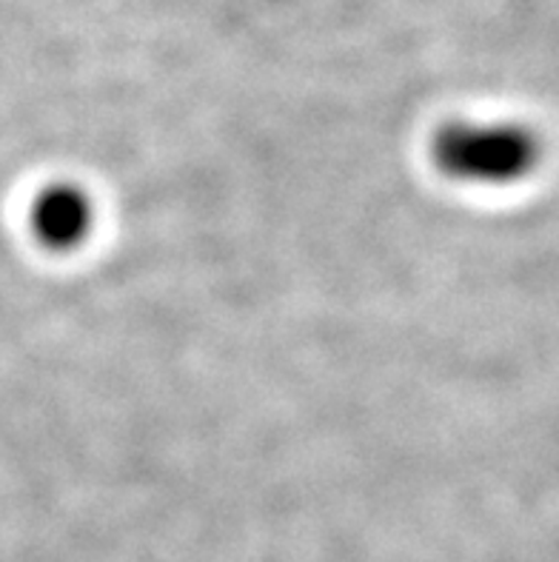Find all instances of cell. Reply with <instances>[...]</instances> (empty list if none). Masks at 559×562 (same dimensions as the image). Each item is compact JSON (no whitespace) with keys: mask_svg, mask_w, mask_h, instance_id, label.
<instances>
[{"mask_svg":"<svg viewBox=\"0 0 559 562\" xmlns=\"http://www.w3.org/2000/svg\"><path fill=\"white\" fill-rule=\"evenodd\" d=\"M432 164L454 183L503 189L539 169L543 140L523 123L457 121L434 135Z\"/></svg>","mask_w":559,"mask_h":562,"instance_id":"6da1fadb","label":"cell"},{"mask_svg":"<svg viewBox=\"0 0 559 562\" xmlns=\"http://www.w3.org/2000/svg\"><path fill=\"white\" fill-rule=\"evenodd\" d=\"M29 223L43 249L78 251L94 232V203L75 183L46 186L32 203Z\"/></svg>","mask_w":559,"mask_h":562,"instance_id":"7a4b0ae2","label":"cell"}]
</instances>
